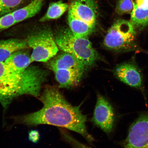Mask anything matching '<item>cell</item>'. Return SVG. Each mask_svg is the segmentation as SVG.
I'll return each mask as SVG.
<instances>
[{
	"label": "cell",
	"mask_w": 148,
	"mask_h": 148,
	"mask_svg": "<svg viewBox=\"0 0 148 148\" xmlns=\"http://www.w3.org/2000/svg\"><path fill=\"white\" fill-rule=\"evenodd\" d=\"M69 5L59 1L50 4L47 12L40 18L42 23L60 18L69 9Z\"/></svg>",
	"instance_id": "16"
},
{
	"label": "cell",
	"mask_w": 148,
	"mask_h": 148,
	"mask_svg": "<svg viewBox=\"0 0 148 148\" xmlns=\"http://www.w3.org/2000/svg\"><path fill=\"white\" fill-rule=\"evenodd\" d=\"M69 11L79 19L95 25L98 14L95 0H71Z\"/></svg>",
	"instance_id": "9"
},
{
	"label": "cell",
	"mask_w": 148,
	"mask_h": 148,
	"mask_svg": "<svg viewBox=\"0 0 148 148\" xmlns=\"http://www.w3.org/2000/svg\"><path fill=\"white\" fill-rule=\"evenodd\" d=\"M29 49L26 39L10 38L0 40V62H4L15 51Z\"/></svg>",
	"instance_id": "14"
},
{
	"label": "cell",
	"mask_w": 148,
	"mask_h": 148,
	"mask_svg": "<svg viewBox=\"0 0 148 148\" xmlns=\"http://www.w3.org/2000/svg\"><path fill=\"white\" fill-rule=\"evenodd\" d=\"M49 73L30 66L22 73L14 71L0 62V103L6 109L16 98L24 95L40 97L42 85Z\"/></svg>",
	"instance_id": "2"
},
{
	"label": "cell",
	"mask_w": 148,
	"mask_h": 148,
	"mask_svg": "<svg viewBox=\"0 0 148 148\" xmlns=\"http://www.w3.org/2000/svg\"><path fill=\"white\" fill-rule=\"evenodd\" d=\"M47 62V67L53 71L61 69H75L83 73L84 71L85 66L80 60L73 55L64 52Z\"/></svg>",
	"instance_id": "10"
},
{
	"label": "cell",
	"mask_w": 148,
	"mask_h": 148,
	"mask_svg": "<svg viewBox=\"0 0 148 148\" xmlns=\"http://www.w3.org/2000/svg\"><path fill=\"white\" fill-rule=\"evenodd\" d=\"M53 72L60 88H69L77 86L83 73L75 69H58Z\"/></svg>",
	"instance_id": "13"
},
{
	"label": "cell",
	"mask_w": 148,
	"mask_h": 148,
	"mask_svg": "<svg viewBox=\"0 0 148 148\" xmlns=\"http://www.w3.org/2000/svg\"><path fill=\"white\" fill-rule=\"evenodd\" d=\"M29 48L33 62H47L57 54L58 47L50 28L36 27L29 31L26 39Z\"/></svg>",
	"instance_id": "5"
},
{
	"label": "cell",
	"mask_w": 148,
	"mask_h": 148,
	"mask_svg": "<svg viewBox=\"0 0 148 148\" xmlns=\"http://www.w3.org/2000/svg\"><path fill=\"white\" fill-rule=\"evenodd\" d=\"M134 5L132 0H118L116 5V12L120 15L131 13Z\"/></svg>",
	"instance_id": "18"
},
{
	"label": "cell",
	"mask_w": 148,
	"mask_h": 148,
	"mask_svg": "<svg viewBox=\"0 0 148 148\" xmlns=\"http://www.w3.org/2000/svg\"><path fill=\"white\" fill-rule=\"evenodd\" d=\"M55 38L59 49L74 56L85 66L92 65L99 58L88 36H76L70 29L63 28L58 31Z\"/></svg>",
	"instance_id": "4"
},
{
	"label": "cell",
	"mask_w": 148,
	"mask_h": 148,
	"mask_svg": "<svg viewBox=\"0 0 148 148\" xmlns=\"http://www.w3.org/2000/svg\"><path fill=\"white\" fill-rule=\"evenodd\" d=\"M122 148H148V110L131 125Z\"/></svg>",
	"instance_id": "6"
},
{
	"label": "cell",
	"mask_w": 148,
	"mask_h": 148,
	"mask_svg": "<svg viewBox=\"0 0 148 148\" xmlns=\"http://www.w3.org/2000/svg\"><path fill=\"white\" fill-rule=\"evenodd\" d=\"M33 0H0V17L25 7Z\"/></svg>",
	"instance_id": "17"
},
{
	"label": "cell",
	"mask_w": 148,
	"mask_h": 148,
	"mask_svg": "<svg viewBox=\"0 0 148 148\" xmlns=\"http://www.w3.org/2000/svg\"><path fill=\"white\" fill-rule=\"evenodd\" d=\"M61 132L65 140L69 142L74 148H91L77 141L64 131H62Z\"/></svg>",
	"instance_id": "19"
},
{
	"label": "cell",
	"mask_w": 148,
	"mask_h": 148,
	"mask_svg": "<svg viewBox=\"0 0 148 148\" xmlns=\"http://www.w3.org/2000/svg\"><path fill=\"white\" fill-rule=\"evenodd\" d=\"M40 134L39 132L36 130H32L29 133V140L33 143H36L39 140Z\"/></svg>",
	"instance_id": "20"
},
{
	"label": "cell",
	"mask_w": 148,
	"mask_h": 148,
	"mask_svg": "<svg viewBox=\"0 0 148 148\" xmlns=\"http://www.w3.org/2000/svg\"><path fill=\"white\" fill-rule=\"evenodd\" d=\"M136 29L130 22L116 20L107 31L103 45L106 49L118 53H148L138 45Z\"/></svg>",
	"instance_id": "3"
},
{
	"label": "cell",
	"mask_w": 148,
	"mask_h": 148,
	"mask_svg": "<svg viewBox=\"0 0 148 148\" xmlns=\"http://www.w3.org/2000/svg\"><path fill=\"white\" fill-rule=\"evenodd\" d=\"M115 115L113 107L103 96L99 94L92 121L107 134L112 132Z\"/></svg>",
	"instance_id": "7"
},
{
	"label": "cell",
	"mask_w": 148,
	"mask_h": 148,
	"mask_svg": "<svg viewBox=\"0 0 148 148\" xmlns=\"http://www.w3.org/2000/svg\"><path fill=\"white\" fill-rule=\"evenodd\" d=\"M68 20L70 29L78 37L88 36L94 30L95 26L92 25L76 17L69 11Z\"/></svg>",
	"instance_id": "15"
},
{
	"label": "cell",
	"mask_w": 148,
	"mask_h": 148,
	"mask_svg": "<svg viewBox=\"0 0 148 148\" xmlns=\"http://www.w3.org/2000/svg\"><path fill=\"white\" fill-rule=\"evenodd\" d=\"M116 78L128 86L138 89L143 86V78L137 64L134 60L117 65L113 70Z\"/></svg>",
	"instance_id": "8"
},
{
	"label": "cell",
	"mask_w": 148,
	"mask_h": 148,
	"mask_svg": "<svg viewBox=\"0 0 148 148\" xmlns=\"http://www.w3.org/2000/svg\"><path fill=\"white\" fill-rule=\"evenodd\" d=\"M28 49L15 51L5 61V63L16 71L24 72L33 62Z\"/></svg>",
	"instance_id": "12"
},
{
	"label": "cell",
	"mask_w": 148,
	"mask_h": 148,
	"mask_svg": "<svg viewBox=\"0 0 148 148\" xmlns=\"http://www.w3.org/2000/svg\"><path fill=\"white\" fill-rule=\"evenodd\" d=\"M41 110L25 115L13 116L14 123L28 126L48 125L63 127L81 134L88 141L93 138L86 126V116L81 112V104L74 106L65 99L59 88L47 86L39 97Z\"/></svg>",
	"instance_id": "1"
},
{
	"label": "cell",
	"mask_w": 148,
	"mask_h": 148,
	"mask_svg": "<svg viewBox=\"0 0 148 148\" xmlns=\"http://www.w3.org/2000/svg\"><path fill=\"white\" fill-rule=\"evenodd\" d=\"M130 22L135 29L142 30L148 25V0H135Z\"/></svg>",
	"instance_id": "11"
}]
</instances>
